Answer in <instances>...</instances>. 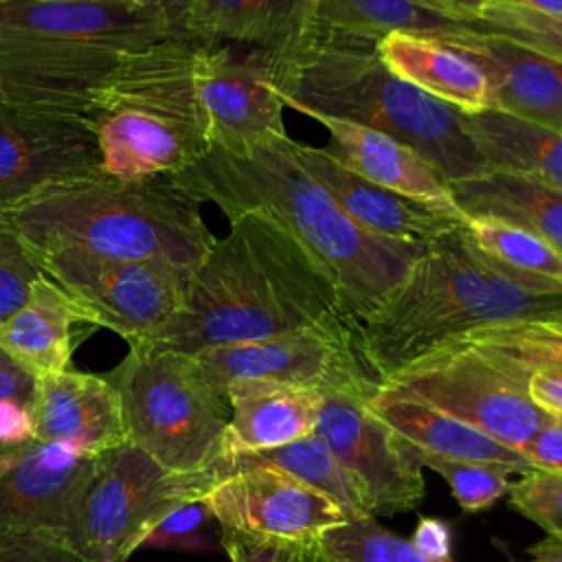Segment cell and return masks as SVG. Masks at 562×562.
Returning a JSON list of instances; mask_svg holds the SVG:
<instances>
[{"instance_id": "obj_1", "label": "cell", "mask_w": 562, "mask_h": 562, "mask_svg": "<svg viewBox=\"0 0 562 562\" xmlns=\"http://www.w3.org/2000/svg\"><path fill=\"white\" fill-rule=\"evenodd\" d=\"M169 180L231 220L259 215L285 231L325 272L342 321L353 329L402 283L428 244L375 235L356 224L296 162L290 136L244 154L209 147Z\"/></svg>"}, {"instance_id": "obj_2", "label": "cell", "mask_w": 562, "mask_h": 562, "mask_svg": "<svg viewBox=\"0 0 562 562\" xmlns=\"http://www.w3.org/2000/svg\"><path fill=\"white\" fill-rule=\"evenodd\" d=\"M336 323H345L338 296L318 263L272 222L239 215L191 272L184 303L156 345L195 356Z\"/></svg>"}, {"instance_id": "obj_3", "label": "cell", "mask_w": 562, "mask_h": 562, "mask_svg": "<svg viewBox=\"0 0 562 562\" xmlns=\"http://www.w3.org/2000/svg\"><path fill=\"white\" fill-rule=\"evenodd\" d=\"M529 321H562V294H540L503 272L459 224L428 241L386 301L351 329V340L380 384L481 331Z\"/></svg>"}, {"instance_id": "obj_4", "label": "cell", "mask_w": 562, "mask_h": 562, "mask_svg": "<svg viewBox=\"0 0 562 562\" xmlns=\"http://www.w3.org/2000/svg\"><path fill=\"white\" fill-rule=\"evenodd\" d=\"M266 57L283 105L384 132L426 156L448 182L490 171L461 110L389 70L375 37L316 24L290 50Z\"/></svg>"}, {"instance_id": "obj_5", "label": "cell", "mask_w": 562, "mask_h": 562, "mask_svg": "<svg viewBox=\"0 0 562 562\" xmlns=\"http://www.w3.org/2000/svg\"><path fill=\"white\" fill-rule=\"evenodd\" d=\"M169 33L167 20L136 0H4L0 97L83 116L134 53Z\"/></svg>"}, {"instance_id": "obj_6", "label": "cell", "mask_w": 562, "mask_h": 562, "mask_svg": "<svg viewBox=\"0 0 562 562\" xmlns=\"http://www.w3.org/2000/svg\"><path fill=\"white\" fill-rule=\"evenodd\" d=\"M11 217L33 252L72 248L193 272L215 244L200 202L169 176L125 180L101 171L40 193Z\"/></svg>"}, {"instance_id": "obj_7", "label": "cell", "mask_w": 562, "mask_h": 562, "mask_svg": "<svg viewBox=\"0 0 562 562\" xmlns=\"http://www.w3.org/2000/svg\"><path fill=\"white\" fill-rule=\"evenodd\" d=\"M204 44L169 33L134 53L92 97L101 169L114 178L173 176L209 149L198 97Z\"/></svg>"}, {"instance_id": "obj_8", "label": "cell", "mask_w": 562, "mask_h": 562, "mask_svg": "<svg viewBox=\"0 0 562 562\" xmlns=\"http://www.w3.org/2000/svg\"><path fill=\"white\" fill-rule=\"evenodd\" d=\"M108 380L119 393L134 446L178 474L217 465L231 406L193 356L156 342H130V353Z\"/></svg>"}, {"instance_id": "obj_9", "label": "cell", "mask_w": 562, "mask_h": 562, "mask_svg": "<svg viewBox=\"0 0 562 562\" xmlns=\"http://www.w3.org/2000/svg\"><path fill=\"white\" fill-rule=\"evenodd\" d=\"M220 479L217 465L169 472L132 441L99 452L77 494L66 544L86 562H127L171 509L202 498Z\"/></svg>"}, {"instance_id": "obj_10", "label": "cell", "mask_w": 562, "mask_h": 562, "mask_svg": "<svg viewBox=\"0 0 562 562\" xmlns=\"http://www.w3.org/2000/svg\"><path fill=\"white\" fill-rule=\"evenodd\" d=\"M83 323L127 342H156L184 303L191 272L160 261L105 259L72 248L33 252Z\"/></svg>"}, {"instance_id": "obj_11", "label": "cell", "mask_w": 562, "mask_h": 562, "mask_svg": "<svg viewBox=\"0 0 562 562\" xmlns=\"http://www.w3.org/2000/svg\"><path fill=\"white\" fill-rule=\"evenodd\" d=\"M375 389L378 382L367 380L325 391L314 430L347 472L373 518L415 509L426 490L424 468L411 443L369 408Z\"/></svg>"}, {"instance_id": "obj_12", "label": "cell", "mask_w": 562, "mask_h": 562, "mask_svg": "<svg viewBox=\"0 0 562 562\" xmlns=\"http://www.w3.org/2000/svg\"><path fill=\"white\" fill-rule=\"evenodd\" d=\"M193 358L222 395L228 386L246 382L325 393L373 380L360 362L353 349L351 329L345 323L211 347Z\"/></svg>"}, {"instance_id": "obj_13", "label": "cell", "mask_w": 562, "mask_h": 562, "mask_svg": "<svg viewBox=\"0 0 562 562\" xmlns=\"http://www.w3.org/2000/svg\"><path fill=\"white\" fill-rule=\"evenodd\" d=\"M101 151L86 116L37 110L0 97V209L101 173Z\"/></svg>"}, {"instance_id": "obj_14", "label": "cell", "mask_w": 562, "mask_h": 562, "mask_svg": "<svg viewBox=\"0 0 562 562\" xmlns=\"http://www.w3.org/2000/svg\"><path fill=\"white\" fill-rule=\"evenodd\" d=\"M198 97L209 147L244 154L285 134L283 101L272 88L268 57L241 46H204Z\"/></svg>"}, {"instance_id": "obj_15", "label": "cell", "mask_w": 562, "mask_h": 562, "mask_svg": "<svg viewBox=\"0 0 562 562\" xmlns=\"http://www.w3.org/2000/svg\"><path fill=\"white\" fill-rule=\"evenodd\" d=\"M202 501L220 527L259 538H314L347 522L329 498L263 465L228 470Z\"/></svg>"}, {"instance_id": "obj_16", "label": "cell", "mask_w": 562, "mask_h": 562, "mask_svg": "<svg viewBox=\"0 0 562 562\" xmlns=\"http://www.w3.org/2000/svg\"><path fill=\"white\" fill-rule=\"evenodd\" d=\"M97 454L33 441L0 463V531L68 538L77 494Z\"/></svg>"}, {"instance_id": "obj_17", "label": "cell", "mask_w": 562, "mask_h": 562, "mask_svg": "<svg viewBox=\"0 0 562 562\" xmlns=\"http://www.w3.org/2000/svg\"><path fill=\"white\" fill-rule=\"evenodd\" d=\"M432 37L465 53L483 70L490 110L562 130V61L470 26Z\"/></svg>"}, {"instance_id": "obj_18", "label": "cell", "mask_w": 562, "mask_h": 562, "mask_svg": "<svg viewBox=\"0 0 562 562\" xmlns=\"http://www.w3.org/2000/svg\"><path fill=\"white\" fill-rule=\"evenodd\" d=\"M290 149L301 169L321 184L356 224L375 235L428 244L463 222L459 215L400 195L362 178L334 158L325 147L290 138Z\"/></svg>"}, {"instance_id": "obj_19", "label": "cell", "mask_w": 562, "mask_h": 562, "mask_svg": "<svg viewBox=\"0 0 562 562\" xmlns=\"http://www.w3.org/2000/svg\"><path fill=\"white\" fill-rule=\"evenodd\" d=\"M35 439L64 443L83 454L130 441L114 384L72 369L37 378Z\"/></svg>"}, {"instance_id": "obj_20", "label": "cell", "mask_w": 562, "mask_h": 562, "mask_svg": "<svg viewBox=\"0 0 562 562\" xmlns=\"http://www.w3.org/2000/svg\"><path fill=\"white\" fill-rule=\"evenodd\" d=\"M318 22L312 0H193L171 33L204 46H241L279 55Z\"/></svg>"}, {"instance_id": "obj_21", "label": "cell", "mask_w": 562, "mask_h": 562, "mask_svg": "<svg viewBox=\"0 0 562 562\" xmlns=\"http://www.w3.org/2000/svg\"><path fill=\"white\" fill-rule=\"evenodd\" d=\"M316 121L329 132V145L325 149L362 178L463 217L452 202L446 176L417 149L358 123L331 116H318Z\"/></svg>"}, {"instance_id": "obj_22", "label": "cell", "mask_w": 562, "mask_h": 562, "mask_svg": "<svg viewBox=\"0 0 562 562\" xmlns=\"http://www.w3.org/2000/svg\"><path fill=\"white\" fill-rule=\"evenodd\" d=\"M369 408L395 435H400L419 452L446 459L505 465L516 474L533 472L522 452L498 443L490 435L443 411H437L415 397L395 393L382 384H378V389L371 393Z\"/></svg>"}, {"instance_id": "obj_23", "label": "cell", "mask_w": 562, "mask_h": 562, "mask_svg": "<svg viewBox=\"0 0 562 562\" xmlns=\"http://www.w3.org/2000/svg\"><path fill=\"white\" fill-rule=\"evenodd\" d=\"M231 417L222 457L279 448L316 430L321 391L279 384H233L226 389Z\"/></svg>"}, {"instance_id": "obj_24", "label": "cell", "mask_w": 562, "mask_h": 562, "mask_svg": "<svg viewBox=\"0 0 562 562\" xmlns=\"http://www.w3.org/2000/svg\"><path fill=\"white\" fill-rule=\"evenodd\" d=\"M382 61L400 79L461 110H490V83L483 70L461 50L432 35L393 31L378 40Z\"/></svg>"}, {"instance_id": "obj_25", "label": "cell", "mask_w": 562, "mask_h": 562, "mask_svg": "<svg viewBox=\"0 0 562 562\" xmlns=\"http://www.w3.org/2000/svg\"><path fill=\"white\" fill-rule=\"evenodd\" d=\"M83 323L66 294L42 272L26 301L0 325V349L35 378L66 371L75 349L72 329Z\"/></svg>"}, {"instance_id": "obj_26", "label": "cell", "mask_w": 562, "mask_h": 562, "mask_svg": "<svg viewBox=\"0 0 562 562\" xmlns=\"http://www.w3.org/2000/svg\"><path fill=\"white\" fill-rule=\"evenodd\" d=\"M450 195L463 217L525 228L562 252V189L490 169L476 178L450 182Z\"/></svg>"}, {"instance_id": "obj_27", "label": "cell", "mask_w": 562, "mask_h": 562, "mask_svg": "<svg viewBox=\"0 0 562 562\" xmlns=\"http://www.w3.org/2000/svg\"><path fill=\"white\" fill-rule=\"evenodd\" d=\"M463 127L487 169L509 171L562 189V130L498 110L461 112Z\"/></svg>"}, {"instance_id": "obj_28", "label": "cell", "mask_w": 562, "mask_h": 562, "mask_svg": "<svg viewBox=\"0 0 562 562\" xmlns=\"http://www.w3.org/2000/svg\"><path fill=\"white\" fill-rule=\"evenodd\" d=\"M217 465L222 470V476H226L228 470L239 465L272 468L294 476L296 481L305 483L307 487L329 498L345 514L347 520L371 516L360 492L356 490L347 472L340 468V463L336 461L327 443L316 432L279 448L226 457V459H220Z\"/></svg>"}, {"instance_id": "obj_29", "label": "cell", "mask_w": 562, "mask_h": 562, "mask_svg": "<svg viewBox=\"0 0 562 562\" xmlns=\"http://www.w3.org/2000/svg\"><path fill=\"white\" fill-rule=\"evenodd\" d=\"M461 228L474 248L503 272L540 294H562V252L542 237L483 217H463Z\"/></svg>"}, {"instance_id": "obj_30", "label": "cell", "mask_w": 562, "mask_h": 562, "mask_svg": "<svg viewBox=\"0 0 562 562\" xmlns=\"http://www.w3.org/2000/svg\"><path fill=\"white\" fill-rule=\"evenodd\" d=\"M312 4L321 24L375 40L393 31L439 35L468 26L419 0H312Z\"/></svg>"}, {"instance_id": "obj_31", "label": "cell", "mask_w": 562, "mask_h": 562, "mask_svg": "<svg viewBox=\"0 0 562 562\" xmlns=\"http://www.w3.org/2000/svg\"><path fill=\"white\" fill-rule=\"evenodd\" d=\"M321 538L340 562H454L424 555L411 540L380 527L373 516L336 525Z\"/></svg>"}, {"instance_id": "obj_32", "label": "cell", "mask_w": 562, "mask_h": 562, "mask_svg": "<svg viewBox=\"0 0 562 562\" xmlns=\"http://www.w3.org/2000/svg\"><path fill=\"white\" fill-rule=\"evenodd\" d=\"M37 378L0 349V463L35 441Z\"/></svg>"}, {"instance_id": "obj_33", "label": "cell", "mask_w": 562, "mask_h": 562, "mask_svg": "<svg viewBox=\"0 0 562 562\" xmlns=\"http://www.w3.org/2000/svg\"><path fill=\"white\" fill-rule=\"evenodd\" d=\"M413 454L422 468H430L448 483L452 496L465 512H481L494 505L501 496L509 492V474H516L512 468L505 465L446 459L419 452L417 448H413Z\"/></svg>"}, {"instance_id": "obj_34", "label": "cell", "mask_w": 562, "mask_h": 562, "mask_svg": "<svg viewBox=\"0 0 562 562\" xmlns=\"http://www.w3.org/2000/svg\"><path fill=\"white\" fill-rule=\"evenodd\" d=\"M468 26L507 37L562 61V15H544L492 0L481 18Z\"/></svg>"}, {"instance_id": "obj_35", "label": "cell", "mask_w": 562, "mask_h": 562, "mask_svg": "<svg viewBox=\"0 0 562 562\" xmlns=\"http://www.w3.org/2000/svg\"><path fill=\"white\" fill-rule=\"evenodd\" d=\"M42 268L18 231L11 211L0 209V325L26 301Z\"/></svg>"}, {"instance_id": "obj_36", "label": "cell", "mask_w": 562, "mask_h": 562, "mask_svg": "<svg viewBox=\"0 0 562 562\" xmlns=\"http://www.w3.org/2000/svg\"><path fill=\"white\" fill-rule=\"evenodd\" d=\"M220 547L231 562H340L323 542L314 538H259L220 527Z\"/></svg>"}, {"instance_id": "obj_37", "label": "cell", "mask_w": 562, "mask_h": 562, "mask_svg": "<svg viewBox=\"0 0 562 562\" xmlns=\"http://www.w3.org/2000/svg\"><path fill=\"white\" fill-rule=\"evenodd\" d=\"M512 507L542 527L549 536L562 538V474L533 470L509 485Z\"/></svg>"}, {"instance_id": "obj_38", "label": "cell", "mask_w": 562, "mask_h": 562, "mask_svg": "<svg viewBox=\"0 0 562 562\" xmlns=\"http://www.w3.org/2000/svg\"><path fill=\"white\" fill-rule=\"evenodd\" d=\"M215 522L211 509L202 498L187 501L171 509L145 538L143 547L154 549H211L213 536L209 531V525Z\"/></svg>"}, {"instance_id": "obj_39", "label": "cell", "mask_w": 562, "mask_h": 562, "mask_svg": "<svg viewBox=\"0 0 562 562\" xmlns=\"http://www.w3.org/2000/svg\"><path fill=\"white\" fill-rule=\"evenodd\" d=\"M0 562H86L66 542L40 531H0Z\"/></svg>"}, {"instance_id": "obj_40", "label": "cell", "mask_w": 562, "mask_h": 562, "mask_svg": "<svg viewBox=\"0 0 562 562\" xmlns=\"http://www.w3.org/2000/svg\"><path fill=\"white\" fill-rule=\"evenodd\" d=\"M529 397L547 417L562 419V356L549 358L533 369Z\"/></svg>"}, {"instance_id": "obj_41", "label": "cell", "mask_w": 562, "mask_h": 562, "mask_svg": "<svg viewBox=\"0 0 562 562\" xmlns=\"http://www.w3.org/2000/svg\"><path fill=\"white\" fill-rule=\"evenodd\" d=\"M522 457L533 470L562 474V419L547 417V422L522 448Z\"/></svg>"}, {"instance_id": "obj_42", "label": "cell", "mask_w": 562, "mask_h": 562, "mask_svg": "<svg viewBox=\"0 0 562 562\" xmlns=\"http://www.w3.org/2000/svg\"><path fill=\"white\" fill-rule=\"evenodd\" d=\"M411 542L428 558L432 560H450L452 558V531L448 522L432 518V516H422L417 520L415 533Z\"/></svg>"}, {"instance_id": "obj_43", "label": "cell", "mask_w": 562, "mask_h": 562, "mask_svg": "<svg viewBox=\"0 0 562 562\" xmlns=\"http://www.w3.org/2000/svg\"><path fill=\"white\" fill-rule=\"evenodd\" d=\"M419 2H424L426 7L435 9L437 13L459 24H472L481 18V13L492 0H419Z\"/></svg>"}, {"instance_id": "obj_44", "label": "cell", "mask_w": 562, "mask_h": 562, "mask_svg": "<svg viewBox=\"0 0 562 562\" xmlns=\"http://www.w3.org/2000/svg\"><path fill=\"white\" fill-rule=\"evenodd\" d=\"M136 2L145 4V7L154 9V11H158V13L167 20L169 29L173 31V26L178 24V20L182 18V13L189 9V4H191L193 0H136Z\"/></svg>"}, {"instance_id": "obj_45", "label": "cell", "mask_w": 562, "mask_h": 562, "mask_svg": "<svg viewBox=\"0 0 562 562\" xmlns=\"http://www.w3.org/2000/svg\"><path fill=\"white\" fill-rule=\"evenodd\" d=\"M527 562H562V538H544L529 549Z\"/></svg>"}, {"instance_id": "obj_46", "label": "cell", "mask_w": 562, "mask_h": 562, "mask_svg": "<svg viewBox=\"0 0 562 562\" xmlns=\"http://www.w3.org/2000/svg\"><path fill=\"white\" fill-rule=\"evenodd\" d=\"M494 2L544 13V15H562V0H494Z\"/></svg>"}, {"instance_id": "obj_47", "label": "cell", "mask_w": 562, "mask_h": 562, "mask_svg": "<svg viewBox=\"0 0 562 562\" xmlns=\"http://www.w3.org/2000/svg\"><path fill=\"white\" fill-rule=\"evenodd\" d=\"M44 2H50V0H44Z\"/></svg>"}, {"instance_id": "obj_48", "label": "cell", "mask_w": 562, "mask_h": 562, "mask_svg": "<svg viewBox=\"0 0 562 562\" xmlns=\"http://www.w3.org/2000/svg\"><path fill=\"white\" fill-rule=\"evenodd\" d=\"M0 2H4V0H0Z\"/></svg>"}]
</instances>
